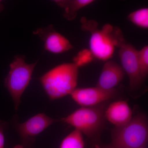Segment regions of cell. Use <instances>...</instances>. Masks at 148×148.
<instances>
[{"label": "cell", "instance_id": "cell-16", "mask_svg": "<svg viewBox=\"0 0 148 148\" xmlns=\"http://www.w3.org/2000/svg\"><path fill=\"white\" fill-rule=\"evenodd\" d=\"M94 57L89 49H84L78 52L73 58L74 64L79 68L87 65L93 61Z\"/></svg>", "mask_w": 148, "mask_h": 148}, {"label": "cell", "instance_id": "cell-8", "mask_svg": "<svg viewBox=\"0 0 148 148\" xmlns=\"http://www.w3.org/2000/svg\"><path fill=\"white\" fill-rule=\"evenodd\" d=\"M116 88L112 90L95 87L76 88L70 94L75 102L82 107H92L109 101L117 95Z\"/></svg>", "mask_w": 148, "mask_h": 148}, {"label": "cell", "instance_id": "cell-11", "mask_svg": "<svg viewBox=\"0 0 148 148\" xmlns=\"http://www.w3.org/2000/svg\"><path fill=\"white\" fill-rule=\"evenodd\" d=\"M105 117L115 127H120L127 124L132 119V110L126 101H115L107 106Z\"/></svg>", "mask_w": 148, "mask_h": 148}, {"label": "cell", "instance_id": "cell-5", "mask_svg": "<svg viewBox=\"0 0 148 148\" xmlns=\"http://www.w3.org/2000/svg\"><path fill=\"white\" fill-rule=\"evenodd\" d=\"M25 56L16 55L10 65V71L4 81L7 89L14 104L15 110H18L21 103V96L30 82L37 62L28 64Z\"/></svg>", "mask_w": 148, "mask_h": 148}, {"label": "cell", "instance_id": "cell-4", "mask_svg": "<svg viewBox=\"0 0 148 148\" xmlns=\"http://www.w3.org/2000/svg\"><path fill=\"white\" fill-rule=\"evenodd\" d=\"M92 107H82L61 121L75 127L91 139H96L105 127V111L108 102Z\"/></svg>", "mask_w": 148, "mask_h": 148}, {"label": "cell", "instance_id": "cell-7", "mask_svg": "<svg viewBox=\"0 0 148 148\" xmlns=\"http://www.w3.org/2000/svg\"><path fill=\"white\" fill-rule=\"evenodd\" d=\"M119 48L122 67L129 77L130 88L131 90H137L144 82L138 65V51L126 42Z\"/></svg>", "mask_w": 148, "mask_h": 148}, {"label": "cell", "instance_id": "cell-15", "mask_svg": "<svg viewBox=\"0 0 148 148\" xmlns=\"http://www.w3.org/2000/svg\"><path fill=\"white\" fill-rule=\"evenodd\" d=\"M138 63L141 76L144 81L148 74V45L138 51Z\"/></svg>", "mask_w": 148, "mask_h": 148}, {"label": "cell", "instance_id": "cell-9", "mask_svg": "<svg viewBox=\"0 0 148 148\" xmlns=\"http://www.w3.org/2000/svg\"><path fill=\"white\" fill-rule=\"evenodd\" d=\"M33 34L40 37L44 42L45 50L51 53H62L73 48L69 40L56 32L52 25L38 28Z\"/></svg>", "mask_w": 148, "mask_h": 148}, {"label": "cell", "instance_id": "cell-1", "mask_svg": "<svg viewBox=\"0 0 148 148\" xmlns=\"http://www.w3.org/2000/svg\"><path fill=\"white\" fill-rule=\"evenodd\" d=\"M81 28L84 32L90 33V50L94 58L107 61L112 57L115 47H119L125 42L121 29L111 24H105L101 30L94 20H87L84 17L81 19Z\"/></svg>", "mask_w": 148, "mask_h": 148}, {"label": "cell", "instance_id": "cell-6", "mask_svg": "<svg viewBox=\"0 0 148 148\" xmlns=\"http://www.w3.org/2000/svg\"><path fill=\"white\" fill-rule=\"evenodd\" d=\"M57 121V120L51 118L45 114L40 113L23 123H19L15 120L14 123L21 138V145L28 148L34 144L38 135Z\"/></svg>", "mask_w": 148, "mask_h": 148}, {"label": "cell", "instance_id": "cell-2", "mask_svg": "<svg viewBox=\"0 0 148 148\" xmlns=\"http://www.w3.org/2000/svg\"><path fill=\"white\" fill-rule=\"evenodd\" d=\"M79 68L74 63L60 64L40 78L43 88L51 101L70 95L76 88Z\"/></svg>", "mask_w": 148, "mask_h": 148}, {"label": "cell", "instance_id": "cell-18", "mask_svg": "<svg viewBox=\"0 0 148 148\" xmlns=\"http://www.w3.org/2000/svg\"><path fill=\"white\" fill-rule=\"evenodd\" d=\"M4 9V6L3 5L2 3V1L0 0V12H2Z\"/></svg>", "mask_w": 148, "mask_h": 148}, {"label": "cell", "instance_id": "cell-20", "mask_svg": "<svg viewBox=\"0 0 148 148\" xmlns=\"http://www.w3.org/2000/svg\"><path fill=\"white\" fill-rule=\"evenodd\" d=\"M103 148H114L112 147H109V146H106V147H104Z\"/></svg>", "mask_w": 148, "mask_h": 148}, {"label": "cell", "instance_id": "cell-3", "mask_svg": "<svg viewBox=\"0 0 148 148\" xmlns=\"http://www.w3.org/2000/svg\"><path fill=\"white\" fill-rule=\"evenodd\" d=\"M148 123L147 116L139 114L123 126L112 130L109 147L114 148H147Z\"/></svg>", "mask_w": 148, "mask_h": 148}, {"label": "cell", "instance_id": "cell-10", "mask_svg": "<svg viewBox=\"0 0 148 148\" xmlns=\"http://www.w3.org/2000/svg\"><path fill=\"white\" fill-rule=\"evenodd\" d=\"M122 66L112 60L107 61L103 66L96 86L105 90L114 89L124 78Z\"/></svg>", "mask_w": 148, "mask_h": 148}, {"label": "cell", "instance_id": "cell-14", "mask_svg": "<svg viewBox=\"0 0 148 148\" xmlns=\"http://www.w3.org/2000/svg\"><path fill=\"white\" fill-rule=\"evenodd\" d=\"M127 18L136 26L144 29L148 28V8H142L130 14Z\"/></svg>", "mask_w": 148, "mask_h": 148}, {"label": "cell", "instance_id": "cell-12", "mask_svg": "<svg viewBox=\"0 0 148 148\" xmlns=\"http://www.w3.org/2000/svg\"><path fill=\"white\" fill-rule=\"evenodd\" d=\"M61 8L64 9V17L69 21L74 20L81 9L94 2L93 0H56L53 1Z\"/></svg>", "mask_w": 148, "mask_h": 148}, {"label": "cell", "instance_id": "cell-19", "mask_svg": "<svg viewBox=\"0 0 148 148\" xmlns=\"http://www.w3.org/2000/svg\"><path fill=\"white\" fill-rule=\"evenodd\" d=\"M12 148H27L22 145H17Z\"/></svg>", "mask_w": 148, "mask_h": 148}, {"label": "cell", "instance_id": "cell-13", "mask_svg": "<svg viewBox=\"0 0 148 148\" xmlns=\"http://www.w3.org/2000/svg\"><path fill=\"white\" fill-rule=\"evenodd\" d=\"M59 148H85L82 133L75 129L63 139Z\"/></svg>", "mask_w": 148, "mask_h": 148}, {"label": "cell", "instance_id": "cell-17", "mask_svg": "<svg viewBox=\"0 0 148 148\" xmlns=\"http://www.w3.org/2000/svg\"><path fill=\"white\" fill-rule=\"evenodd\" d=\"M6 123L0 120V148H4L5 129L6 127Z\"/></svg>", "mask_w": 148, "mask_h": 148}]
</instances>
